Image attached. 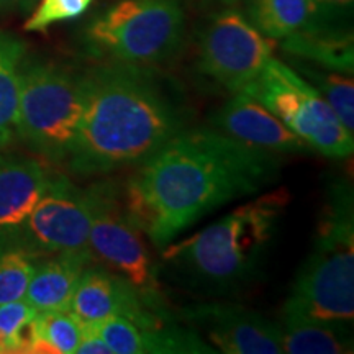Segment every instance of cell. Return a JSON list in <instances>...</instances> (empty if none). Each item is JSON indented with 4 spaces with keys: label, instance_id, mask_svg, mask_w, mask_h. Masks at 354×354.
<instances>
[{
    "label": "cell",
    "instance_id": "1",
    "mask_svg": "<svg viewBox=\"0 0 354 354\" xmlns=\"http://www.w3.org/2000/svg\"><path fill=\"white\" fill-rule=\"evenodd\" d=\"M281 158L215 128H184L136 166L123 201L159 250L225 203L258 194L277 179Z\"/></svg>",
    "mask_w": 354,
    "mask_h": 354
},
{
    "label": "cell",
    "instance_id": "2",
    "mask_svg": "<svg viewBox=\"0 0 354 354\" xmlns=\"http://www.w3.org/2000/svg\"><path fill=\"white\" fill-rule=\"evenodd\" d=\"M84 104L68 169L107 176L140 166L187 128L184 99L151 66L100 63L82 73Z\"/></svg>",
    "mask_w": 354,
    "mask_h": 354
},
{
    "label": "cell",
    "instance_id": "3",
    "mask_svg": "<svg viewBox=\"0 0 354 354\" xmlns=\"http://www.w3.org/2000/svg\"><path fill=\"white\" fill-rule=\"evenodd\" d=\"M289 203L286 190L259 196L210 227L162 250L167 274L189 289L220 294L250 284Z\"/></svg>",
    "mask_w": 354,
    "mask_h": 354
},
{
    "label": "cell",
    "instance_id": "4",
    "mask_svg": "<svg viewBox=\"0 0 354 354\" xmlns=\"http://www.w3.org/2000/svg\"><path fill=\"white\" fill-rule=\"evenodd\" d=\"M286 304L320 320L353 323L354 205L346 180H336L328 190L313 248Z\"/></svg>",
    "mask_w": 354,
    "mask_h": 354
},
{
    "label": "cell",
    "instance_id": "5",
    "mask_svg": "<svg viewBox=\"0 0 354 354\" xmlns=\"http://www.w3.org/2000/svg\"><path fill=\"white\" fill-rule=\"evenodd\" d=\"M184 37L180 0H118L84 26L82 44L102 63L154 66L171 59Z\"/></svg>",
    "mask_w": 354,
    "mask_h": 354
},
{
    "label": "cell",
    "instance_id": "6",
    "mask_svg": "<svg viewBox=\"0 0 354 354\" xmlns=\"http://www.w3.org/2000/svg\"><path fill=\"white\" fill-rule=\"evenodd\" d=\"M82 104V73L25 56L17 136L30 151L51 165H64L76 140Z\"/></svg>",
    "mask_w": 354,
    "mask_h": 354
},
{
    "label": "cell",
    "instance_id": "7",
    "mask_svg": "<svg viewBox=\"0 0 354 354\" xmlns=\"http://www.w3.org/2000/svg\"><path fill=\"white\" fill-rule=\"evenodd\" d=\"M243 91L264 105L313 151L343 159L353 154L354 138L328 102L295 69L272 57Z\"/></svg>",
    "mask_w": 354,
    "mask_h": 354
},
{
    "label": "cell",
    "instance_id": "8",
    "mask_svg": "<svg viewBox=\"0 0 354 354\" xmlns=\"http://www.w3.org/2000/svg\"><path fill=\"white\" fill-rule=\"evenodd\" d=\"M95 205L87 248L92 261L125 279L153 305L169 310L159 287L154 264L143 232L128 214L120 189L110 180L94 184Z\"/></svg>",
    "mask_w": 354,
    "mask_h": 354
},
{
    "label": "cell",
    "instance_id": "9",
    "mask_svg": "<svg viewBox=\"0 0 354 354\" xmlns=\"http://www.w3.org/2000/svg\"><path fill=\"white\" fill-rule=\"evenodd\" d=\"M272 57L271 38L234 7L214 13L198 35V73L230 94L250 86Z\"/></svg>",
    "mask_w": 354,
    "mask_h": 354
},
{
    "label": "cell",
    "instance_id": "10",
    "mask_svg": "<svg viewBox=\"0 0 354 354\" xmlns=\"http://www.w3.org/2000/svg\"><path fill=\"white\" fill-rule=\"evenodd\" d=\"M94 205V184L81 189L68 177L53 176L24 227L8 241L25 248L37 258L44 254H88L87 240Z\"/></svg>",
    "mask_w": 354,
    "mask_h": 354
},
{
    "label": "cell",
    "instance_id": "11",
    "mask_svg": "<svg viewBox=\"0 0 354 354\" xmlns=\"http://www.w3.org/2000/svg\"><path fill=\"white\" fill-rule=\"evenodd\" d=\"M69 310L84 325H99L113 317L145 328L172 323L169 310L153 305L130 282L99 264L82 271Z\"/></svg>",
    "mask_w": 354,
    "mask_h": 354
},
{
    "label": "cell",
    "instance_id": "12",
    "mask_svg": "<svg viewBox=\"0 0 354 354\" xmlns=\"http://www.w3.org/2000/svg\"><path fill=\"white\" fill-rule=\"evenodd\" d=\"M183 318L205 331L210 346L225 354H281V328L238 304L212 302L187 307Z\"/></svg>",
    "mask_w": 354,
    "mask_h": 354
},
{
    "label": "cell",
    "instance_id": "13",
    "mask_svg": "<svg viewBox=\"0 0 354 354\" xmlns=\"http://www.w3.org/2000/svg\"><path fill=\"white\" fill-rule=\"evenodd\" d=\"M210 125L230 138L272 154H299L310 148L276 115L245 91L233 94L210 117Z\"/></svg>",
    "mask_w": 354,
    "mask_h": 354
},
{
    "label": "cell",
    "instance_id": "14",
    "mask_svg": "<svg viewBox=\"0 0 354 354\" xmlns=\"http://www.w3.org/2000/svg\"><path fill=\"white\" fill-rule=\"evenodd\" d=\"M51 177L39 159L0 151V240H10L24 227Z\"/></svg>",
    "mask_w": 354,
    "mask_h": 354
},
{
    "label": "cell",
    "instance_id": "15",
    "mask_svg": "<svg viewBox=\"0 0 354 354\" xmlns=\"http://www.w3.org/2000/svg\"><path fill=\"white\" fill-rule=\"evenodd\" d=\"M97 331L113 354H209L216 353L196 331L174 325L145 328L127 318L113 317L99 323Z\"/></svg>",
    "mask_w": 354,
    "mask_h": 354
},
{
    "label": "cell",
    "instance_id": "16",
    "mask_svg": "<svg viewBox=\"0 0 354 354\" xmlns=\"http://www.w3.org/2000/svg\"><path fill=\"white\" fill-rule=\"evenodd\" d=\"M91 261L88 254H56L37 259L26 287V302L37 312L69 310L79 277Z\"/></svg>",
    "mask_w": 354,
    "mask_h": 354
},
{
    "label": "cell",
    "instance_id": "17",
    "mask_svg": "<svg viewBox=\"0 0 354 354\" xmlns=\"http://www.w3.org/2000/svg\"><path fill=\"white\" fill-rule=\"evenodd\" d=\"M281 343L289 354H346L353 353V335L348 325L310 317L284 304Z\"/></svg>",
    "mask_w": 354,
    "mask_h": 354
},
{
    "label": "cell",
    "instance_id": "18",
    "mask_svg": "<svg viewBox=\"0 0 354 354\" xmlns=\"http://www.w3.org/2000/svg\"><path fill=\"white\" fill-rule=\"evenodd\" d=\"M248 19L264 37L284 39L323 26H336L315 0H246Z\"/></svg>",
    "mask_w": 354,
    "mask_h": 354
},
{
    "label": "cell",
    "instance_id": "19",
    "mask_svg": "<svg viewBox=\"0 0 354 354\" xmlns=\"http://www.w3.org/2000/svg\"><path fill=\"white\" fill-rule=\"evenodd\" d=\"M282 48L290 55L312 61L325 69L353 73V35L342 32L338 26H323L290 35L282 39Z\"/></svg>",
    "mask_w": 354,
    "mask_h": 354
},
{
    "label": "cell",
    "instance_id": "20",
    "mask_svg": "<svg viewBox=\"0 0 354 354\" xmlns=\"http://www.w3.org/2000/svg\"><path fill=\"white\" fill-rule=\"evenodd\" d=\"M26 46L15 35L0 30V151L17 136L21 63Z\"/></svg>",
    "mask_w": 354,
    "mask_h": 354
},
{
    "label": "cell",
    "instance_id": "21",
    "mask_svg": "<svg viewBox=\"0 0 354 354\" xmlns=\"http://www.w3.org/2000/svg\"><path fill=\"white\" fill-rule=\"evenodd\" d=\"M84 323L71 310L38 312L32 322L30 354H73L81 342Z\"/></svg>",
    "mask_w": 354,
    "mask_h": 354
},
{
    "label": "cell",
    "instance_id": "22",
    "mask_svg": "<svg viewBox=\"0 0 354 354\" xmlns=\"http://www.w3.org/2000/svg\"><path fill=\"white\" fill-rule=\"evenodd\" d=\"M297 73L320 92L328 102L336 117L349 133L354 131V84L353 77L336 71H320L307 64H299Z\"/></svg>",
    "mask_w": 354,
    "mask_h": 354
},
{
    "label": "cell",
    "instance_id": "23",
    "mask_svg": "<svg viewBox=\"0 0 354 354\" xmlns=\"http://www.w3.org/2000/svg\"><path fill=\"white\" fill-rule=\"evenodd\" d=\"M37 256L8 240H0V305L24 299Z\"/></svg>",
    "mask_w": 354,
    "mask_h": 354
},
{
    "label": "cell",
    "instance_id": "24",
    "mask_svg": "<svg viewBox=\"0 0 354 354\" xmlns=\"http://www.w3.org/2000/svg\"><path fill=\"white\" fill-rule=\"evenodd\" d=\"M37 310L26 299L0 305V353H28Z\"/></svg>",
    "mask_w": 354,
    "mask_h": 354
},
{
    "label": "cell",
    "instance_id": "25",
    "mask_svg": "<svg viewBox=\"0 0 354 354\" xmlns=\"http://www.w3.org/2000/svg\"><path fill=\"white\" fill-rule=\"evenodd\" d=\"M92 2L94 0H38L24 28L26 32H44L55 24L79 19Z\"/></svg>",
    "mask_w": 354,
    "mask_h": 354
},
{
    "label": "cell",
    "instance_id": "26",
    "mask_svg": "<svg viewBox=\"0 0 354 354\" xmlns=\"http://www.w3.org/2000/svg\"><path fill=\"white\" fill-rule=\"evenodd\" d=\"M77 354H113L104 338L99 335L95 325H84L81 342L76 348Z\"/></svg>",
    "mask_w": 354,
    "mask_h": 354
},
{
    "label": "cell",
    "instance_id": "27",
    "mask_svg": "<svg viewBox=\"0 0 354 354\" xmlns=\"http://www.w3.org/2000/svg\"><path fill=\"white\" fill-rule=\"evenodd\" d=\"M328 20L336 24L339 17H346L353 10V0H315Z\"/></svg>",
    "mask_w": 354,
    "mask_h": 354
},
{
    "label": "cell",
    "instance_id": "28",
    "mask_svg": "<svg viewBox=\"0 0 354 354\" xmlns=\"http://www.w3.org/2000/svg\"><path fill=\"white\" fill-rule=\"evenodd\" d=\"M20 0H0V12L12 10V8L19 7Z\"/></svg>",
    "mask_w": 354,
    "mask_h": 354
},
{
    "label": "cell",
    "instance_id": "29",
    "mask_svg": "<svg viewBox=\"0 0 354 354\" xmlns=\"http://www.w3.org/2000/svg\"><path fill=\"white\" fill-rule=\"evenodd\" d=\"M37 2H38V0H20L19 7L24 12H30V10H33V7L37 6Z\"/></svg>",
    "mask_w": 354,
    "mask_h": 354
},
{
    "label": "cell",
    "instance_id": "30",
    "mask_svg": "<svg viewBox=\"0 0 354 354\" xmlns=\"http://www.w3.org/2000/svg\"><path fill=\"white\" fill-rule=\"evenodd\" d=\"M216 2L227 3V6H233V3H236V2H241V0H216Z\"/></svg>",
    "mask_w": 354,
    "mask_h": 354
}]
</instances>
